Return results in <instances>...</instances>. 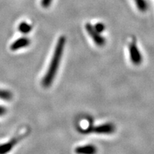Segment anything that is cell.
<instances>
[{"instance_id": "6da1fadb", "label": "cell", "mask_w": 154, "mask_h": 154, "mask_svg": "<svg viewBox=\"0 0 154 154\" xmlns=\"http://www.w3.org/2000/svg\"><path fill=\"white\" fill-rule=\"evenodd\" d=\"M65 44H66V38L64 36H61L56 45L52 59H51L47 72L42 80V85L44 87H49L54 82L59 64H60L61 57H62L63 49L65 47Z\"/></svg>"}, {"instance_id": "7a4b0ae2", "label": "cell", "mask_w": 154, "mask_h": 154, "mask_svg": "<svg viewBox=\"0 0 154 154\" xmlns=\"http://www.w3.org/2000/svg\"><path fill=\"white\" fill-rule=\"evenodd\" d=\"M85 27L86 31H87L88 34H89V36L92 38L94 43L97 44V45L100 46V47H101V46H103V44H105L104 38L100 35L99 32H98L96 30V29L94 28V26H92V25L90 24H86Z\"/></svg>"}, {"instance_id": "3957f363", "label": "cell", "mask_w": 154, "mask_h": 154, "mask_svg": "<svg viewBox=\"0 0 154 154\" xmlns=\"http://www.w3.org/2000/svg\"><path fill=\"white\" fill-rule=\"evenodd\" d=\"M128 49H129L130 59L133 63H134L135 65H139L142 61V57L137 46L134 43L131 44Z\"/></svg>"}, {"instance_id": "277c9868", "label": "cell", "mask_w": 154, "mask_h": 154, "mask_svg": "<svg viewBox=\"0 0 154 154\" xmlns=\"http://www.w3.org/2000/svg\"><path fill=\"white\" fill-rule=\"evenodd\" d=\"M115 127L111 124H105L96 126L93 128V131L99 134H110L114 131Z\"/></svg>"}, {"instance_id": "5b68a950", "label": "cell", "mask_w": 154, "mask_h": 154, "mask_svg": "<svg viewBox=\"0 0 154 154\" xmlns=\"http://www.w3.org/2000/svg\"><path fill=\"white\" fill-rule=\"evenodd\" d=\"M30 40L29 38L26 37H22L17 39L16 41L14 42V43L11 45L10 49L12 51H17V50L22 49V48L26 47L29 45Z\"/></svg>"}, {"instance_id": "8992f818", "label": "cell", "mask_w": 154, "mask_h": 154, "mask_svg": "<svg viewBox=\"0 0 154 154\" xmlns=\"http://www.w3.org/2000/svg\"><path fill=\"white\" fill-rule=\"evenodd\" d=\"M75 152L77 154H96L97 149L93 145H85L82 146H78Z\"/></svg>"}, {"instance_id": "52a82bcc", "label": "cell", "mask_w": 154, "mask_h": 154, "mask_svg": "<svg viewBox=\"0 0 154 154\" xmlns=\"http://www.w3.org/2000/svg\"><path fill=\"white\" fill-rule=\"evenodd\" d=\"M17 140L16 138L9 140L7 143L1 144L0 145V154H7L13 149V147L17 143Z\"/></svg>"}, {"instance_id": "ba28073f", "label": "cell", "mask_w": 154, "mask_h": 154, "mask_svg": "<svg viewBox=\"0 0 154 154\" xmlns=\"http://www.w3.org/2000/svg\"><path fill=\"white\" fill-rule=\"evenodd\" d=\"M19 30L23 34H28L32 31V26L26 22H24L19 24Z\"/></svg>"}, {"instance_id": "9c48e42d", "label": "cell", "mask_w": 154, "mask_h": 154, "mask_svg": "<svg viewBox=\"0 0 154 154\" xmlns=\"http://www.w3.org/2000/svg\"><path fill=\"white\" fill-rule=\"evenodd\" d=\"M12 99V94L7 90L0 89V99L9 101Z\"/></svg>"}, {"instance_id": "30bf717a", "label": "cell", "mask_w": 154, "mask_h": 154, "mask_svg": "<svg viewBox=\"0 0 154 154\" xmlns=\"http://www.w3.org/2000/svg\"><path fill=\"white\" fill-rule=\"evenodd\" d=\"M137 8L141 11H145L147 9V3L145 0H134Z\"/></svg>"}, {"instance_id": "8fae6325", "label": "cell", "mask_w": 154, "mask_h": 154, "mask_svg": "<svg viewBox=\"0 0 154 154\" xmlns=\"http://www.w3.org/2000/svg\"><path fill=\"white\" fill-rule=\"evenodd\" d=\"M94 28L96 29V30L98 32L101 33V32H102L104 30V25L103 24H101V23H99V24H96L95 26H94Z\"/></svg>"}, {"instance_id": "7c38bea8", "label": "cell", "mask_w": 154, "mask_h": 154, "mask_svg": "<svg viewBox=\"0 0 154 154\" xmlns=\"http://www.w3.org/2000/svg\"><path fill=\"white\" fill-rule=\"evenodd\" d=\"M53 0H42V5L44 8H48Z\"/></svg>"}, {"instance_id": "4fadbf2b", "label": "cell", "mask_w": 154, "mask_h": 154, "mask_svg": "<svg viewBox=\"0 0 154 154\" xmlns=\"http://www.w3.org/2000/svg\"><path fill=\"white\" fill-rule=\"evenodd\" d=\"M6 112H7V109L4 106H0V116L4 115Z\"/></svg>"}]
</instances>
